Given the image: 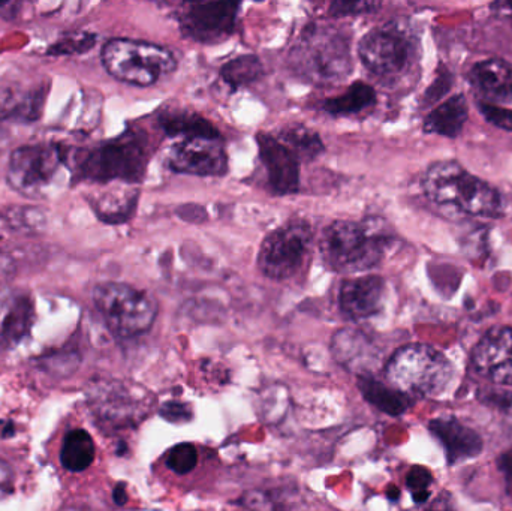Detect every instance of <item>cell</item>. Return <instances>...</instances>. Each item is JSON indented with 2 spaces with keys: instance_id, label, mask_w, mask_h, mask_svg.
<instances>
[{
  "instance_id": "cell-30",
  "label": "cell",
  "mask_w": 512,
  "mask_h": 511,
  "mask_svg": "<svg viewBox=\"0 0 512 511\" xmlns=\"http://www.w3.org/2000/svg\"><path fill=\"white\" fill-rule=\"evenodd\" d=\"M379 3L373 2H333L330 5V15L345 17V15L370 14L379 8Z\"/></svg>"
},
{
  "instance_id": "cell-11",
  "label": "cell",
  "mask_w": 512,
  "mask_h": 511,
  "mask_svg": "<svg viewBox=\"0 0 512 511\" xmlns=\"http://www.w3.org/2000/svg\"><path fill=\"white\" fill-rule=\"evenodd\" d=\"M242 3H186L179 14L180 30L185 38L200 44H219L233 35Z\"/></svg>"
},
{
  "instance_id": "cell-2",
  "label": "cell",
  "mask_w": 512,
  "mask_h": 511,
  "mask_svg": "<svg viewBox=\"0 0 512 511\" xmlns=\"http://www.w3.org/2000/svg\"><path fill=\"white\" fill-rule=\"evenodd\" d=\"M292 71L316 86L342 83L351 74V41L336 27L313 24L289 54Z\"/></svg>"
},
{
  "instance_id": "cell-19",
  "label": "cell",
  "mask_w": 512,
  "mask_h": 511,
  "mask_svg": "<svg viewBox=\"0 0 512 511\" xmlns=\"http://www.w3.org/2000/svg\"><path fill=\"white\" fill-rule=\"evenodd\" d=\"M47 99V90L41 87H0V120L8 122H36L41 117Z\"/></svg>"
},
{
  "instance_id": "cell-22",
  "label": "cell",
  "mask_w": 512,
  "mask_h": 511,
  "mask_svg": "<svg viewBox=\"0 0 512 511\" xmlns=\"http://www.w3.org/2000/svg\"><path fill=\"white\" fill-rule=\"evenodd\" d=\"M158 122L168 137H221L209 120L191 111H164Z\"/></svg>"
},
{
  "instance_id": "cell-13",
  "label": "cell",
  "mask_w": 512,
  "mask_h": 511,
  "mask_svg": "<svg viewBox=\"0 0 512 511\" xmlns=\"http://www.w3.org/2000/svg\"><path fill=\"white\" fill-rule=\"evenodd\" d=\"M475 372L490 383L512 386V329L498 327L483 336L474 354Z\"/></svg>"
},
{
  "instance_id": "cell-1",
  "label": "cell",
  "mask_w": 512,
  "mask_h": 511,
  "mask_svg": "<svg viewBox=\"0 0 512 511\" xmlns=\"http://www.w3.org/2000/svg\"><path fill=\"white\" fill-rule=\"evenodd\" d=\"M390 245V234L376 221H336L322 233L319 252L327 269L355 275L379 266Z\"/></svg>"
},
{
  "instance_id": "cell-16",
  "label": "cell",
  "mask_w": 512,
  "mask_h": 511,
  "mask_svg": "<svg viewBox=\"0 0 512 511\" xmlns=\"http://www.w3.org/2000/svg\"><path fill=\"white\" fill-rule=\"evenodd\" d=\"M385 282L379 276H357L340 284L339 308L351 321L367 320L378 314L384 302Z\"/></svg>"
},
{
  "instance_id": "cell-8",
  "label": "cell",
  "mask_w": 512,
  "mask_h": 511,
  "mask_svg": "<svg viewBox=\"0 0 512 511\" xmlns=\"http://www.w3.org/2000/svg\"><path fill=\"white\" fill-rule=\"evenodd\" d=\"M313 228L304 219H291L267 234L256 264L265 278L283 282L303 273L312 257Z\"/></svg>"
},
{
  "instance_id": "cell-34",
  "label": "cell",
  "mask_w": 512,
  "mask_h": 511,
  "mask_svg": "<svg viewBox=\"0 0 512 511\" xmlns=\"http://www.w3.org/2000/svg\"><path fill=\"white\" fill-rule=\"evenodd\" d=\"M12 491H14V473L11 467L0 459V500L9 497Z\"/></svg>"
},
{
  "instance_id": "cell-31",
  "label": "cell",
  "mask_w": 512,
  "mask_h": 511,
  "mask_svg": "<svg viewBox=\"0 0 512 511\" xmlns=\"http://www.w3.org/2000/svg\"><path fill=\"white\" fill-rule=\"evenodd\" d=\"M481 113L484 114L487 120L498 128L507 129L512 131V110L508 108L496 107V105L489 104V102H480Z\"/></svg>"
},
{
  "instance_id": "cell-7",
  "label": "cell",
  "mask_w": 512,
  "mask_h": 511,
  "mask_svg": "<svg viewBox=\"0 0 512 511\" xmlns=\"http://www.w3.org/2000/svg\"><path fill=\"white\" fill-rule=\"evenodd\" d=\"M93 303L108 329L119 338L144 335L158 317V302L147 291L123 282L96 285Z\"/></svg>"
},
{
  "instance_id": "cell-24",
  "label": "cell",
  "mask_w": 512,
  "mask_h": 511,
  "mask_svg": "<svg viewBox=\"0 0 512 511\" xmlns=\"http://www.w3.org/2000/svg\"><path fill=\"white\" fill-rule=\"evenodd\" d=\"M375 104V89L363 81H355L342 95L327 99L324 102V110L333 116H352L369 110Z\"/></svg>"
},
{
  "instance_id": "cell-40",
  "label": "cell",
  "mask_w": 512,
  "mask_h": 511,
  "mask_svg": "<svg viewBox=\"0 0 512 511\" xmlns=\"http://www.w3.org/2000/svg\"><path fill=\"white\" fill-rule=\"evenodd\" d=\"M498 6H501L502 12H505L512 20V3H499Z\"/></svg>"
},
{
  "instance_id": "cell-29",
  "label": "cell",
  "mask_w": 512,
  "mask_h": 511,
  "mask_svg": "<svg viewBox=\"0 0 512 511\" xmlns=\"http://www.w3.org/2000/svg\"><path fill=\"white\" fill-rule=\"evenodd\" d=\"M432 474L424 467H414L406 477V486L412 494L415 503L424 504L430 498V485H432Z\"/></svg>"
},
{
  "instance_id": "cell-23",
  "label": "cell",
  "mask_w": 512,
  "mask_h": 511,
  "mask_svg": "<svg viewBox=\"0 0 512 511\" xmlns=\"http://www.w3.org/2000/svg\"><path fill=\"white\" fill-rule=\"evenodd\" d=\"M358 387L369 404L388 416H402L409 408L408 396L393 387L385 386L375 378L361 377L358 380Z\"/></svg>"
},
{
  "instance_id": "cell-32",
  "label": "cell",
  "mask_w": 512,
  "mask_h": 511,
  "mask_svg": "<svg viewBox=\"0 0 512 511\" xmlns=\"http://www.w3.org/2000/svg\"><path fill=\"white\" fill-rule=\"evenodd\" d=\"M161 416L167 422L182 425V423L189 422L192 419V410L188 404H182V402H167V404L162 405Z\"/></svg>"
},
{
  "instance_id": "cell-17",
  "label": "cell",
  "mask_w": 512,
  "mask_h": 511,
  "mask_svg": "<svg viewBox=\"0 0 512 511\" xmlns=\"http://www.w3.org/2000/svg\"><path fill=\"white\" fill-rule=\"evenodd\" d=\"M35 320L32 297L21 288H0V344L14 345L29 333Z\"/></svg>"
},
{
  "instance_id": "cell-33",
  "label": "cell",
  "mask_w": 512,
  "mask_h": 511,
  "mask_svg": "<svg viewBox=\"0 0 512 511\" xmlns=\"http://www.w3.org/2000/svg\"><path fill=\"white\" fill-rule=\"evenodd\" d=\"M96 42L95 35H87L83 33L80 36H71L65 39L62 44L57 45V54L81 53V51L90 50Z\"/></svg>"
},
{
  "instance_id": "cell-14",
  "label": "cell",
  "mask_w": 512,
  "mask_h": 511,
  "mask_svg": "<svg viewBox=\"0 0 512 511\" xmlns=\"http://www.w3.org/2000/svg\"><path fill=\"white\" fill-rule=\"evenodd\" d=\"M259 159L267 171L268 186L277 195L295 194L300 189V159L277 137L256 135Z\"/></svg>"
},
{
  "instance_id": "cell-36",
  "label": "cell",
  "mask_w": 512,
  "mask_h": 511,
  "mask_svg": "<svg viewBox=\"0 0 512 511\" xmlns=\"http://www.w3.org/2000/svg\"><path fill=\"white\" fill-rule=\"evenodd\" d=\"M499 468H501L502 473H504L508 489H510L512 494V450L501 456V459H499Z\"/></svg>"
},
{
  "instance_id": "cell-9",
  "label": "cell",
  "mask_w": 512,
  "mask_h": 511,
  "mask_svg": "<svg viewBox=\"0 0 512 511\" xmlns=\"http://www.w3.org/2000/svg\"><path fill=\"white\" fill-rule=\"evenodd\" d=\"M367 71L384 81L399 80L411 71L417 56L414 38L400 24L387 23L370 30L358 45Z\"/></svg>"
},
{
  "instance_id": "cell-25",
  "label": "cell",
  "mask_w": 512,
  "mask_h": 511,
  "mask_svg": "<svg viewBox=\"0 0 512 511\" xmlns=\"http://www.w3.org/2000/svg\"><path fill=\"white\" fill-rule=\"evenodd\" d=\"M95 459V443L83 429H75L63 441L60 461L72 473H81L92 465Z\"/></svg>"
},
{
  "instance_id": "cell-38",
  "label": "cell",
  "mask_w": 512,
  "mask_h": 511,
  "mask_svg": "<svg viewBox=\"0 0 512 511\" xmlns=\"http://www.w3.org/2000/svg\"><path fill=\"white\" fill-rule=\"evenodd\" d=\"M420 511H453V509H451V507L448 506L447 501L442 500V498H439V500H436L435 503L430 504L429 507H426V509Z\"/></svg>"
},
{
  "instance_id": "cell-35",
  "label": "cell",
  "mask_w": 512,
  "mask_h": 511,
  "mask_svg": "<svg viewBox=\"0 0 512 511\" xmlns=\"http://www.w3.org/2000/svg\"><path fill=\"white\" fill-rule=\"evenodd\" d=\"M486 401L495 407L501 408L502 411L512 414V393H489Z\"/></svg>"
},
{
  "instance_id": "cell-6",
  "label": "cell",
  "mask_w": 512,
  "mask_h": 511,
  "mask_svg": "<svg viewBox=\"0 0 512 511\" xmlns=\"http://www.w3.org/2000/svg\"><path fill=\"white\" fill-rule=\"evenodd\" d=\"M105 71L123 83L147 87L176 71L177 59L168 48L152 42L116 38L102 48Z\"/></svg>"
},
{
  "instance_id": "cell-5",
  "label": "cell",
  "mask_w": 512,
  "mask_h": 511,
  "mask_svg": "<svg viewBox=\"0 0 512 511\" xmlns=\"http://www.w3.org/2000/svg\"><path fill=\"white\" fill-rule=\"evenodd\" d=\"M388 383L403 395L432 398L441 395L451 378L450 360L426 344H411L397 350L385 368Z\"/></svg>"
},
{
  "instance_id": "cell-20",
  "label": "cell",
  "mask_w": 512,
  "mask_h": 511,
  "mask_svg": "<svg viewBox=\"0 0 512 511\" xmlns=\"http://www.w3.org/2000/svg\"><path fill=\"white\" fill-rule=\"evenodd\" d=\"M472 86L484 98L492 102L512 101V65L505 60L490 59L472 68Z\"/></svg>"
},
{
  "instance_id": "cell-27",
  "label": "cell",
  "mask_w": 512,
  "mask_h": 511,
  "mask_svg": "<svg viewBox=\"0 0 512 511\" xmlns=\"http://www.w3.org/2000/svg\"><path fill=\"white\" fill-rule=\"evenodd\" d=\"M222 78L233 87V90L249 86L262 75V65L258 57L242 56L225 63L221 69Z\"/></svg>"
},
{
  "instance_id": "cell-26",
  "label": "cell",
  "mask_w": 512,
  "mask_h": 511,
  "mask_svg": "<svg viewBox=\"0 0 512 511\" xmlns=\"http://www.w3.org/2000/svg\"><path fill=\"white\" fill-rule=\"evenodd\" d=\"M277 140L282 141L288 149H291L300 161H313L325 150L318 132L312 131L306 126H286L280 131Z\"/></svg>"
},
{
  "instance_id": "cell-12",
  "label": "cell",
  "mask_w": 512,
  "mask_h": 511,
  "mask_svg": "<svg viewBox=\"0 0 512 511\" xmlns=\"http://www.w3.org/2000/svg\"><path fill=\"white\" fill-rule=\"evenodd\" d=\"M168 167L174 173L222 177L228 173V155L221 137L182 138L171 147Z\"/></svg>"
},
{
  "instance_id": "cell-28",
  "label": "cell",
  "mask_w": 512,
  "mask_h": 511,
  "mask_svg": "<svg viewBox=\"0 0 512 511\" xmlns=\"http://www.w3.org/2000/svg\"><path fill=\"white\" fill-rule=\"evenodd\" d=\"M198 462V452L194 444L182 443L174 446L167 456V467L173 473L183 476L195 470Z\"/></svg>"
},
{
  "instance_id": "cell-39",
  "label": "cell",
  "mask_w": 512,
  "mask_h": 511,
  "mask_svg": "<svg viewBox=\"0 0 512 511\" xmlns=\"http://www.w3.org/2000/svg\"><path fill=\"white\" fill-rule=\"evenodd\" d=\"M387 495L391 501H397L400 497V491L399 489L394 488V486H390V488H388Z\"/></svg>"
},
{
  "instance_id": "cell-21",
  "label": "cell",
  "mask_w": 512,
  "mask_h": 511,
  "mask_svg": "<svg viewBox=\"0 0 512 511\" xmlns=\"http://www.w3.org/2000/svg\"><path fill=\"white\" fill-rule=\"evenodd\" d=\"M468 116V102H466L465 96H453L427 116L424 129L429 134L457 137L463 131Z\"/></svg>"
},
{
  "instance_id": "cell-18",
  "label": "cell",
  "mask_w": 512,
  "mask_h": 511,
  "mask_svg": "<svg viewBox=\"0 0 512 511\" xmlns=\"http://www.w3.org/2000/svg\"><path fill=\"white\" fill-rule=\"evenodd\" d=\"M429 429L444 447L451 464L475 458L483 450L480 435L459 420L435 419L429 423Z\"/></svg>"
},
{
  "instance_id": "cell-3",
  "label": "cell",
  "mask_w": 512,
  "mask_h": 511,
  "mask_svg": "<svg viewBox=\"0 0 512 511\" xmlns=\"http://www.w3.org/2000/svg\"><path fill=\"white\" fill-rule=\"evenodd\" d=\"M423 185L427 197L438 206L486 218H498L502 213L499 192L484 180L472 176L457 162L433 164L427 170Z\"/></svg>"
},
{
  "instance_id": "cell-4",
  "label": "cell",
  "mask_w": 512,
  "mask_h": 511,
  "mask_svg": "<svg viewBox=\"0 0 512 511\" xmlns=\"http://www.w3.org/2000/svg\"><path fill=\"white\" fill-rule=\"evenodd\" d=\"M152 149L146 132L129 129L120 137L99 144L77 158L78 179L92 182H141L146 176Z\"/></svg>"
},
{
  "instance_id": "cell-37",
  "label": "cell",
  "mask_w": 512,
  "mask_h": 511,
  "mask_svg": "<svg viewBox=\"0 0 512 511\" xmlns=\"http://www.w3.org/2000/svg\"><path fill=\"white\" fill-rule=\"evenodd\" d=\"M114 501H116L117 506H125L128 503V495H126L125 485H119L116 489H114Z\"/></svg>"
},
{
  "instance_id": "cell-15",
  "label": "cell",
  "mask_w": 512,
  "mask_h": 511,
  "mask_svg": "<svg viewBox=\"0 0 512 511\" xmlns=\"http://www.w3.org/2000/svg\"><path fill=\"white\" fill-rule=\"evenodd\" d=\"M90 405L96 416L101 417L104 422L117 425L138 422V417H143L146 413L144 402H141L137 393L120 381L98 384L90 392Z\"/></svg>"
},
{
  "instance_id": "cell-10",
  "label": "cell",
  "mask_w": 512,
  "mask_h": 511,
  "mask_svg": "<svg viewBox=\"0 0 512 511\" xmlns=\"http://www.w3.org/2000/svg\"><path fill=\"white\" fill-rule=\"evenodd\" d=\"M68 153L59 144L18 147L9 158L8 182L20 194L36 197L56 179Z\"/></svg>"
}]
</instances>
